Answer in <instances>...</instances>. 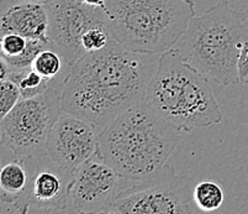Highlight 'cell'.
Here are the masks:
<instances>
[{"instance_id": "obj_4", "label": "cell", "mask_w": 248, "mask_h": 214, "mask_svg": "<svg viewBox=\"0 0 248 214\" xmlns=\"http://www.w3.org/2000/svg\"><path fill=\"white\" fill-rule=\"evenodd\" d=\"M248 41L245 14L218 0L214 6L191 19L174 45L184 62L225 87L238 81V57Z\"/></svg>"}, {"instance_id": "obj_2", "label": "cell", "mask_w": 248, "mask_h": 214, "mask_svg": "<svg viewBox=\"0 0 248 214\" xmlns=\"http://www.w3.org/2000/svg\"><path fill=\"white\" fill-rule=\"evenodd\" d=\"M182 130L145 102L130 108L98 134V154L128 184L153 179L167 165Z\"/></svg>"}, {"instance_id": "obj_18", "label": "cell", "mask_w": 248, "mask_h": 214, "mask_svg": "<svg viewBox=\"0 0 248 214\" xmlns=\"http://www.w3.org/2000/svg\"><path fill=\"white\" fill-rule=\"evenodd\" d=\"M20 100L21 93L14 81L8 78L0 83V121L8 115V113L14 109Z\"/></svg>"}, {"instance_id": "obj_20", "label": "cell", "mask_w": 248, "mask_h": 214, "mask_svg": "<svg viewBox=\"0 0 248 214\" xmlns=\"http://www.w3.org/2000/svg\"><path fill=\"white\" fill-rule=\"evenodd\" d=\"M111 36L105 28H93L89 29L82 36V45L85 52H93L104 49L110 42Z\"/></svg>"}, {"instance_id": "obj_11", "label": "cell", "mask_w": 248, "mask_h": 214, "mask_svg": "<svg viewBox=\"0 0 248 214\" xmlns=\"http://www.w3.org/2000/svg\"><path fill=\"white\" fill-rule=\"evenodd\" d=\"M99 132L89 121L62 110L47 139L46 154L63 168L76 172L98 152Z\"/></svg>"}, {"instance_id": "obj_7", "label": "cell", "mask_w": 248, "mask_h": 214, "mask_svg": "<svg viewBox=\"0 0 248 214\" xmlns=\"http://www.w3.org/2000/svg\"><path fill=\"white\" fill-rule=\"evenodd\" d=\"M197 177L166 165L158 175L140 183H126L110 204L111 214H189L200 212L193 198Z\"/></svg>"}, {"instance_id": "obj_14", "label": "cell", "mask_w": 248, "mask_h": 214, "mask_svg": "<svg viewBox=\"0 0 248 214\" xmlns=\"http://www.w3.org/2000/svg\"><path fill=\"white\" fill-rule=\"evenodd\" d=\"M194 202L200 212H215L222 206L225 193L220 183L214 181L197 182L193 192Z\"/></svg>"}, {"instance_id": "obj_13", "label": "cell", "mask_w": 248, "mask_h": 214, "mask_svg": "<svg viewBox=\"0 0 248 214\" xmlns=\"http://www.w3.org/2000/svg\"><path fill=\"white\" fill-rule=\"evenodd\" d=\"M30 177L26 157H16L0 168V202L17 206L28 192Z\"/></svg>"}, {"instance_id": "obj_17", "label": "cell", "mask_w": 248, "mask_h": 214, "mask_svg": "<svg viewBox=\"0 0 248 214\" xmlns=\"http://www.w3.org/2000/svg\"><path fill=\"white\" fill-rule=\"evenodd\" d=\"M51 42L44 41V40H35L29 39L28 45L25 47V49L16 57L8 58V62L10 65L13 71H21V69L30 68L32 66L33 61H35L36 56L41 52L42 49L51 47Z\"/></svg>"}, {"instance_id": "obj_24", "label": "cell", "mask_w": 248, "mask_h": 214, "mask_svg": "<svg viewBox=\"0 0 248 214\" xmlns=\"http://www.w3.org/2000/svg\"><path fill=\"white\" fill-rule=\"evenodd\" d=\"M15 1H31V3H40V4H47L51 0H15Z\"/></svg>"}, {"instance_id": "obj_19", "label": "cell", "mask_w": 248, "mask_h": 214, "mask_svg": "<svg viewBox=\"0 0 248 214\" xmlns=\"http://www.w3.org/2000/svg\"><path fill=\"white\" fill-rule=\"evenodd\" d=\"M28 40L19 33H4L0 36V55L5 60L16 57L25 49Z\"/></svg>"}, {"instance_id": "obj_6", "label": "cell", "mask_w": 248, "mask_h": 214, "mask_svg": "<svg viewBox=\"0 0 248 214\" xmlns=\"http://www.w3.org/2000/svg\"><path fill=\"white\" fill-rule=\"evenodd\" d=\"M63 80L55 78L44 93L21 99L8 113L0 121L1 146L22 159L46 154L48 135L62 113Z\"/></svg>"}, {"instance_id": "obj_8", "label": "cell", "mask_w": 248, "mask_h": 214, "mask_svg": "<svg viewBox=\"0 0 248 214\" xmlns=\"http://www.w3.org/2000/svg\"><path fill=\"white\" fill-rule=\"evenodd\" d=\"M45 6L49 42L71 67L87 53L82 36L89 29H107V14L104 9L88 5L84 0H51Z\"/></svg>"}, {"instance_id": "obj_12", "label": "cell", "mask_w": 248, "mask_h": 214, "mask_svg": "<svg viewBox=\"0 0 248 214\" xmlns=\"http://www.w3.org/2000/svg\"><path fill=\"white\" fill-rule=\"evenodd\" d=\"M19 33L26 39H48V15L45 4L0 0V36Z\"/></svg>"}, {"instance_id": "obj_10", "label": "cell", "mask_w": 248, "mask_h": 214, "mask_svg": "<svg viewBox=\"0 0 248 214\" xmlns=\"http://www.w3.org/2000/svg\"><path fill=\"white\" fill-rule=\"evenodd\" d=\"M123 183L124 180L96 152L74 172L69 191L71 213H108Z\"/></svg>"}, {"instance_id": "obj_9", "label": "cell", "mask_w": 248, "mask_h": 214, "mask_svg": "<svg viewBox=\"0 0 248 214\" xmlns=\"http://www.w3.org/2000/svg\"><path fill=\"white\" fill-rule=\"evenodd\" d=\"M73 177L74 172L52 161L47 154L35 156L28 192L15 207L24 214L71 213L69 191Z\"/></svg>"}, {"instance_id": "obj_22", "label": "cell", "mask_w": 248, "mask_h": 214, "mask_svg": "<svg viewBox=\"0 0 248 214\" xmlns=\"http://www.w3.org/2000/svg\"><path fill=\"white\" fill-rule=\"evenodd\" d=\"M11 72H13V69H11L9 62L3 56L0 55V83L3 82V81L8 80L10 77Z\"/></svg>"}, {"instance_id": "obj_3", "label": "cell", "mask_w": 248, "mask_h": 214, "mask_svg": "<svg viewBox=\"0 0 248 214\" xmlns=\"http://www.w3.org/2000/svg\"><path fill=\"white\" fill-rule=\"evenodd\" d=\"M143 102L182 132L222 121L209 78L184 62L174 47L159 56Z\"/></svg>"}, {"instance_id": "obj_23", "label": "cell", "mask_w": 248, "mask_h": 214, "mask_svg": "<svg viewBox=\"0 0 248 214\" xmlns=\"http://www.w3.org/2000/svg\"><path fill=\"white\" fill-rule=\"evenodd\" d=\"M88 5L92 6H98V8H101L105 10V6H107V0H84Z\"/></svg>"}, {"instance_id": "obj_5", "label": "cell", "mask_w": 248, "mask_h": 214, "mask_svg": "<svg viewBox=\"0 0 248 214\" xmlns=\"http://www.w3.org/2000/svg\"><path fill=\"white\" fill-rule=\"evenodd\" d=\"M104 11L112 40L152 56L174 47L197 15L193 0H107Z\"/></svg>"}, {"instance_id": "obj_1", "label": "cell", "mask_w": 248, "mask_h": 214, "mask_svg": "<svg viewBox=\"0 0 248 214\" xmlns=\"http://www.w3.org/2000/svg\"><path fill=\"white\" fill-rule=\"evenodd\" d=\"M115 40L87 52L69 67L63 80V112L93 124L99 130L145 100L157 66Z\"/></svg>"}, {"instance_id": "obj_15", "label": "cell", "mask_w": 248, "mask_h": 214, "mask_svg": "<svg viewBox=\"0 0 248 214\" xmlns=\"http://www.w3.org/2000/svg\"><path fill=\"white\" fill-rule=\"evenodd\" d=\"M9 78L17 84L20 93H21V99L40 96L52 83V81L46 80L41 74H38L32 67L21 69V71H13Z\"/></svg>"}, {"instance_id": "obj_21", "label": "cell", "mask_w": 248, "mask_h": 214, "mask_svg": "<svg viewBox=\"0 0 248 214\" xmlns=\"http://www.w3.org/2000/svg\"><path fill=\"white\" fill-rule=\"evenodd\" d=\"M238 80L242 83H248V41L243 44L238 57Z\"/></svg>"}, {"instance_id": "obj_16", "label": "cell", "mask_w": 248, "mask_h": 214, "mask_svg": "<svg viewBox=\"0 0 248 214\" xmlns=\"http://www.w3.org/2000/svg\"><path fill=\"white\" fill-rule=\"evenodd\" d=\"M64 64H66V61L62 57V55L58 52L57 49H55L51 46L42 49L41 52L36 56L31 67L38 74H41L44 78L53 81L55 78H57L60 72L63 69V65Z\"/></svg>"}]
</instances>
